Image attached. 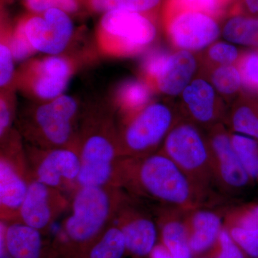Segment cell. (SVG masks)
<instances>
[{
	"mask_svg": "<svg viewBox=\"0 0 258 258\" xmlns=\"http://www.w3.org/2000/svg\"><path fill=\"white\" fill-rule=\"evenodd\" d=\"M233 13L258 17V0H235L227 14Z\"/></svg>",
	"mask_w": 258,
	"mask_h": 258,
	"instance_id": "cell-39",
	"label": "cell"
},
{
	"mask_svg": "<svg viewBox=\"0 0 258 258\" xmlns=\"http://www.w3.org/2000/svg\"><path fill=\"white\" fill-rule=\"evenodd\" d=\"M13 120V108L9 99L2 96L0 99V137L1 139L10 132Z\"/></svg>",
	"mask_w": 258,
	"mask_h": 258,
	"instance_id": "cell-38",
	"label": "cell"
},
{
	"mask_svg": "<svg viewBox=\"0 0 258 258\" xmlns=\"http://www.w3.org/2000/svg\"><path fill=\"white\" fill-rule=\"evenodd\" d=\"M161 15L113 10L102 15L96 37L102 51L113 57L147 52L159 35Z\"/></svg>",
	"mask_w": 258,
	"mask_h": 258,
	"instance_id": "cell-5",
	"label": "cell"
},
{
	"mask_svg": "<svg viewBox=\"0 0 258 258\" xmlns=\"http://www.w3.org/2000/svg\"><path fill=\"white\" fill-rule=\"evenodd\" d=\"M139 201L129 195L113 222L124 235L127 254L147 258L158 243L159 230L155 217Z\"/></svg>",
	"mask_w": 258,
	"mask_h": 258,
	"instance_id": "cell-14",
	"label": "cell"
},
{
	"mask_svg": "<svg viewBox=\"0 0 258 258\" xmlns=\"http://www.w3.org/2000/svg\"><path fill=\"white\" fill-rule=\"evenodd\" d=\"M200 69L198 53L174 50L154 81L153 91L169 98H178L198 76Z\"/></svg>",
	"mask_w": 258,
	"mask_h": 258,
	"instance_id": "cell-17",
	"label": "cell"
},
{
	"mask_svg": "<svg viewBox=\"0 0 258 258\" xmlns=\"http://www.w3.org/2000/svg\"><path fill=\"white\" fill-rule=\"evenodd\" d=\"M149 258H174L172 254L170 253L169 250L161 243L158 242L156 244L154 248L153 249L152 252L149 254Z\"/></svg>",
	"mask_w": 258,
	"mask_h": 258,
	"instance_id": "cell-40",
	"label": "cell"
},
{
	"mask_svg": "<svg viewBox=\"0 0 258 258\" xmlns=\"http://www.w3.org/2000/svg\"><path fill=\"white\" fill-rule=\"evenodd\" d=\"M177 98L181 116L204 130L225 122L229 106L203 76L198 75Z\"/></svg>",
	"mask_w": 258,
	"mask_h": 258,
	"instance_id": "cell-13",
	"label": "cell"
},
{
	"mask_svg": "<svg viewBox=\"0 0 258 258\" xmlns=\"http://www.w3.org/2000/svg\"><path fill=\"white\" fill-rule=\"evenodd\" d=\"M242 50L237 45L226 40H217L198 53L200 71L220 66L236 64L240 58Z\"/></svg>",
	"mask_w": 258,
	"mask_h": 258,
	"instance_id": "cell-27",
	"label": "cell"
},
{
	"mask_svg": "<svg viewBox=\"0 0 258 258\" xmlns=\"http://www.w3.org/2000/svg\"><path fill=\"white\" fill-rule=\"evenodd\" d=\"M79 114L77 101L62 94L34 108L32 113L20 120V131L32 147L77 149Z\"/></svg>",
	"mask_w": 258,
	"mask_h": 258,
	"instance_id": "cell-6",
	"label": "cell"
},
{
	"mask_svg": "<svg viewBox=\"0 0 258 258\" xmlns=\"http://www.w3.org/2000/svg\"><path fill=\"white\" fill-rule=\"evenodd\" d=\"M236 66L242 79V92L258 97V48L242 50Z\"/></svg>",
	"mask_w": 258,
	"mask_h": 258,
	"instance_id": "cell-30",
	"label": "cell"
},
{
	"mask_svg": "<svg viewBox=\"0 0 258 258\" xmlns=\"http://www.w3.org/2000/svg\"><path fill=\"white\" fill-rule=\"evenodd\" d=\"M172 51L163 47H151L146 52L140 66V79L152 88L153 84L161 72Z\"/></svg>",
	"mask_w": 258,
	"mask_h": 258,
	"instance_id": "cell-32",
	"label": "cell"
},
{
	"mask_svg": "<svg viewBox=\"0 0 258 258\" xmlns=\"http://www.w3.org/2000/svg\"><path fill=\"white\" fill-rule=\"evenodd\" d=\"M224 123L232 133L258 140V97L241 93L229 106Z\"/></svg>",
	"mask_w": 258,
	"mask_h": 258,
	"instance_id": "cell-21",
	"label": "cell"
},
{
	"mask_svg": "<svg viewBox=\"0 0 258 258\" xmlns=\"http://www.w3.org/2000/svg\"><path fill=\"white\" fill-rule=\"evenodd\" d=\"M72 73V64L66 57L49 55L30 64L25 81L34 96L48 101L63 94Z\"/></svg>",
	"mask_w": 258,
	"mask_h": 258,
	"instance_id": "cell-16",
	"label": "cell"
},
{
	"mask_svg": "<svg viewBox=\"0 0 258 258\" xmlns=\"http://www.w3.org/2000/svg\"><path fill=\"white\" fill-rule=\"evenodd\" d=\"M77 149L81 159L78 187L117 186V168L122 157L118 128L112 118H86L79 128Z\"/></svg>",
	"mask_w": 258,
	"mask_h": 258,
	"instance_id": "cell-3",
	"label": "cell"
},
{
	"mask_svg": "<svg viewBox=\"0 0 258 258\" xmlns=\"http://www.w3.org/2000/svg\"><path fill=\"white\" fill-rule=\"evenodd\" d=\"M198 75L208 80L228 106L242 93V79L236 64L200 71Z\"/></svg>",
	"mask_w": 258,
	"mask_h": 258,
	"instance_id": "cell-24",
	"label": "cell"
},
{
	"mask_svg": "<svg viewBox=\"0 0 258 258\" xmlns=\"http://www.w3.org/2000/svg\"><path fill=\"white\" fill-rule=\"evenodd\" d=\"M177 165L208 201L216 189L206 131L181 116L159 149Z\"/></svg>",
	"mask_w": 258,
	"mask_h": 258,
	"instance_id": "cell-4",
	"label": "cell"
},
{
	"mask_svg": "<svg viewBox=\"0 0 258 258\" xmlns=\"http://www.w3.org/2000/svg\"><path fill=\"white\" fill-rule=\"evenodd\" d=\"M164 0H83L84 6L93 13L125 10L144 14L161 15Z\"/></svg>",
	"mask_w": 258,
	"mask_h": 258,
	"instance_id": "cell-26",
	"label": "cell"
},
{
	"mask_svg": "<svg viewBox=\"0 0 258 258\" xmlns=\"http://www.w3.org/2000/svg\"><path fill=\"white\" fill-rule=\"evenodd\" d=\"M223 1L225 2L226 4L228 5L230 8V7L232 6V5L233 4V3L235 1V0H223Z\"/></svg>",
	"mask_w": 258,
	"mask_h": 258,
	"instance_id": "cell-41",
	"label": "cell"
},
{
	"mask_svg": "<svg viewBox=\"0 0 258 258\" xmlns=\"http://www.w3.org/2000/svg\"><path fill=\"white\" fill-rule=\"evenodd\" d=\"M2 30L6 35L10 50L15 61L25 60L35 52L18 24H16L14 28L11 29L9 28V25L5 24V19H3L2 20Z\"/></svg>",
	"mask_w": 258,
	"mask_h": 258,
	"instance_id": "cell-33",
	"label": "cell"
},
{
	"mask_svg": "<svg viewBox=\"0 0 258 258\" xmlns=\"http://www.w3.org/2000/svg\"><path fill=\"white\" fill-rule=\"evenodd\" d=\"M227 229L233 240L249 258H258V228L232 227Z\"/></svg>",
	"mask_w": 258,
	"mask_h": 258,
	"instance_id": "cell-36",
	"label": "cell"
},
{
	"mask_svg": "<svg viewBox=\"0 0 258 258\" xmlns=\"http://www.w3.org/2000/svg\"><path fill=\"white\" fill-rule=\"evenodd\" d=\"M14 57L10 50L8 39L5 32L2 30L0 43V86L5 88L14 78Z\"/></svg>",
	"mask_w": 258,
	"mask_h": 258,
	"instance_id": "cell-37",
	"label": "cell"
},
{
	"mask_svg": "<svg viewBox=\"0 0 258 258\" xmlns=\"http://www.w3.org/2000/svg\"><path fill=\"white\" fill-rule=\"evenodd\" d=\"M154 212L159 242L174 258H194L185 225V212L161 206H156Z\"/></svg>",
	"mask_w": 258,
	"mask_h": 258,
	"instance_id": "cell-20",
	"label": "cell"
},
{
	"mask_svg": "<svg viewBox=\"0 0 258 258\" xmlns=\"http://www.w3.org/2000/svg\"><path fill=\"white\" fill-rule=\"evenodd\" d=\"M23 2L30 13L37 14L51 9H58L71 15L78 13L84 5L83 0H23Z\"/></svg>",
	"mask_w": 258,
	"mask_h": 258,
	"instance_id": "cell-35",
	"label": "cell"
},
{
	"mask_svg": "<svg viewBox=\"0 0 258 258\" xmlns=\"http://www.w3.org/2000/svg\"><path fill=\"white\" fill-rule=\"evenodd\" d=\"M18 25L34 50L49 55H59L66 48L74 34L70 15L58 9L22 17Z\"/></svg>",
	"mask_w": 258,
	"mask_h": 258,
	"instance_id": "cell-12",
	"label": "cell"
},
{
	"mask_svg": "<svg viewBox=\"0 0 258 258\" xmlns=\"http://www.w3.org/2000/svg\"><path fill=\"white\" fill-rule=\"evenodd\" d=\"M224 227L258 228V203H248L229 209L225 212Z\"/></svg>",
	"mask_w": 258,
	"mask_h": 258,
	"instance_id": "cell-31",
	"label": "cell"
},
{
	"mask_svg": "<svg viewBox=\"0 0 258 258\" xmlns=\"http://www.w3.org/2000/svg\"><path fill=\"white\" fill-rule=\"evenodd\" d=\"M195 258H208V257H207L206 255H205V254H204V255L198 256V257H195Z\"/></svg>",
	"mask_w": 258,
	"mask_h": 258,
	"instance_id": "cell-42",
	"label": "cell"
},
{
	"mask_svg": "<svg viewBox=\"0 0 258 258\" xmlns=\"http://www.w3.org/2000/svg\"><path fill=\"white\" fill-rule=\"evenodd\" d=\"M205 255L208 258H249L224 226L216 242Z\"/></svg>",
	"mask_w": 258,
	"mask_h": 258,
	"instance_id": "cell-34",
	"label": "cell"
},
{
	"mask_svg": "<svg viewBox=\"0 0 258 258\" xmlns=\"http://www.w3.org/2000/svg\"><path fill=\"white\" fill-rule=\"evenodd\" d=\"M117 186L140 201L149 200L157 206L184 212L208 202L175 163L160 150L143 157L120 158Z\"/></svg>",
	"mask_w": 258,
	"mask_h": 258,
	"instance_id": "cell-1",
	"label": "cell"
},
{
	"mask_svg": "<svg viewBox=\"0 0 258 258\" xmlns=\"http://www.w3.org/2000/svg\"><path fill=\"white\" fill-rule=\"evenodd\" d=\"M230 7L223 0H164L161 15L178 11H197L207 13L223 20Z\"/></svg>",
	"mask_w": 258,
	"mask_h": 258,
	"instance_id": "cell-28",
	"label": "cell"
},
{
	"mask_svg": "<svg viewBox=\"0 0 258 258\" xmlns=\"http://www.w3.org/2000/svg\"><path fill=\"white\" fill-rule=\"evenodd\" d=\"M181 116L176 102L166 98L153 101L142 111L123 118L118 128L121 157H143L158 152Z\"/></svg>",
	"mask_w": 258,
	"mask_h": 258,
	"instance_id": "cell-7",
	"label": "cell"
},
{
	"mask_svg": "<svg viewBox=\"0 0 258 258\" xmlns=\"http://www.w3.org/2000/svg\"><path fill=\"white\" fill-rule=\"evenodd\" d=\"M184 222L194 257L208 253L224 225L222 214L205 205L185 212Z\"/></svg>",
	"mask_w": 258,
	"mask_h": 258,
	"instance_id": "cell-19",
	"label": "cell"
},
{
	"mask_svg": "<svg viewBox=\"0 0 258 258\" xmlns=\"http://www.w3.org/2000/svg\"><path fill=\"white\" fill-rule=\"evenodd\" d=\"M154 93L151 86L140 78L126 80L117 88L115 104L123 118H127L152 103Z\"/></svg>",
	"mask_w": 258,
	"mask_h": 258,
	"instance_id": "cell-23",
	"label": "cell"
},
{
	"mask_svg": "<svg viewBox=\"0 0 258 258\" xmlns=\"http://www.w3.org/2000/svg\"><path fill=\"white\" fill-rule=\"evenodd\" d=\"M25 152L30 180L62 192L77 189L81 159L76 148L40 149L28 144Z\"/></svg>",
	"mask_w": 258,
	"mask_h": 258,
	"instance_id": "cell-9",
	"label": "cell"
},
{
	"mask_svg": "<svg viewBox=\"0 0 258 258\" xmlns=\"http://www.w3.org/2000/svg\"><path fill=\"white\" fill-rule=\"evenodd\" d=\"M1 254L10 258H47L50 244L43 234L20 221H1Z\"/></svg>",
	"mask_w": 258,
	"mask_h": 258,
	"instance_id": "cell-18",
	"label": "cell"
},
{
	"mask_svg": "<svg viewBox=\"0 0 258 258\" xmlns=\"http://www.w3.org/2000/svg\"><path fill=\"white\" fill-rule=\"evenodd\" d=\"M221 37L237 46L258 48V17L228 13L222 22Z\"/></svg>",
	"mask_w": 258,
	"mask_h": 258,
	"instance_id": "cell-22",
	"label": "cell"
},
{
	"mask_svg": "<svg viewBox=\"0 0 258 258\" xmlns=\"http://www.w3.org/2000/svg\"><path fill=\"white\" fill-rule=\"evenodd\" d=\"M126 254L124 235L113 222L86 249L81 258H123Z\"/></svg>",
	"mask_w": 258,
	"mask_h": 258,
	"instance_id": "cell-25",
	"label": "cell"
},
{
	"mask_svg": "<svg viewBox=\"0 0 258 258\" xmlns=\"http://www.w3.org/2000/svg\"><path fill=\"white\" fill-rule=\"evenodd\" d=\"M71 212L60 235L76 258L114 221L129 195L114 186H80L72 194Z\"/></svg>",
	"mask_w": 258,
	"mask_h": 258,
	"instance_id": "cell-2",
	"label": "cell"
},
{
	"mask_svg": "<svg viewBox=\"0 0 258 258\" xmlns=\"http://www.w3.org/2000/svg\"><path fill=\"white\" fill-rule=\"evenodd\" d=\"M3 141V140H2ZM0 156V215L5 223L19 221L30 179L25 149L14 135L3 139Z\"/></svg>",
	"mask_w": 258,
	"mask_h": 258,
	"instance_id": "cell-8",
	"label": "cell"
},
{
	"mask_svg": "<svg viewBox=\"0 0 258 258\" xmlns=\"http://www.w3.org/2000/svg\"><path fill=\"white\" fill-rule=\"evenodd\" d=\"M161 22L174 50L200 53L221 37L222 20L201 12L163 14Z\"/></svg>",
	"mask_w": 258,
	"mask_h": 258,
	"instance_id": "cell-11",
	"label": "cell"
},
{
	"mask_svg": "<svg viewBox=\"0 0 258 258\" xmlns=\"http://www.w3.org/2000/svg\"><path fill=\"white\" fill-rule=\"evenodd\" d=\"M71 208L64 192L35 180H30L20 211L19 221L45 233L53 222Z\"/></svg>",
	"mask_w": 258,
	"mask_h": 258,
	"instance_id": "cell-15",
	"label": "cell"
},
{
	"mask_svg": "<svg viewBox=\"0 0 258 258\" xmlns=\"http://www.w3.org/2000/svg\"><path fill=\"white\" fill-rule=\"evenodd\" d=\"M216 189L226 196L244 193L254 181L247 174L232 143L231 132L224 123L206 131Z\"/></svg>",
	"mask_w": 258,
	"mask_h": 258,
	"instance_id": "cell-10",
	"label": "cell"
},
{
	"mask_svg": "<svg viewBox=\"0 0 258 258\" xmlns=\"http://www.w3.org/2000/svg\"><path fill=\"white\" fill-rule=\"evenodd\" d=\"M231 139L239 159L247 174L258 182V140L231 132Z\"/></svg>",
	"mask_w": 258,
	"mask_h": 258,
	"instance_id": "cell-29",
	"label": "cell"
}]
</instances>
